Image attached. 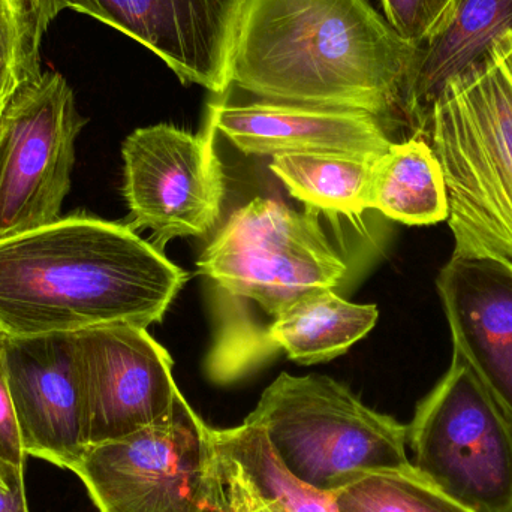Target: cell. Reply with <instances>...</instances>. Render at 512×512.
I'll return each mask as SVG.
<instances>
[{"instance_id": "6da1fadb", "label": "cell", "mask_w": 512, "mask_h": 512, "mask_svg": "<svg viewBox=\"0 0 512 512\" xmlns=\"http://www.w3.org/2000/svg\"><path fill=\"white\" fill-rule=\"evenodd\" d=\"M189 274L131 225L87 215L0 239V328L9 336L161 322Z\"/></svg>"}, {"instance_id": "277c9868", "label": "cell", "mask_w": 512, "mask_h": 512, "mask_svg": "<svg viewBox=\"0 0 512 512\" xmlns=\"http://www.w3.org/2000/svg\"><path fill=\"white\" fill-rule=\"evenodd\" d=\"M418 134L444 173L454 252L512 261V35L445 84Z\"/></svg>"}, {"instance_id": "ac0fdd59", "label": "cell", "mask_w": 512, "mask_h": 512, "mask_svg": "<svg viewBox=\"0 0 512 512\" xmlns=\"http://www.w3.org/2000/svg\"><path fill=\"white\" fill-rule=\"evenodd\" d=\"M375 161L342 153H300L273 156L270 170L307 209L354 219L367 210V185Z\"/></svg>"}, {"instance_id": "52a82bcc", "label": "cell", "mask_w": 512, "mask_h": 512, "mask_svg": "<svg viewBox=\"0 0 512 512\" xmlns=\"http://www.w3.org/2000/svg\"><path fill=\"white\" fill-rule=\"evenodd\" d=\"M412 465L468 512H512V421L459 352L408 426Z\"/></svg>"}, {"instance_id": "cb8c5ba5", "label": "cell", "mask_w": 512, "mask_h": 512, "mask_svg": "<svg viewBox=\"0 0 512 512\" xmlns=\"http://www.w3.org/2000/svg\"><path fill=\"white\" fill-rule=\"evenodd\" d=\"M222 469L227 484V512H285L276 502L256 492L239 472L225 465H222Z\"/></svg>"}, {"instance_id": "44dd1931", "label": "cell", "mask_w": 512, "mask_h": 512, "mask_svg": "<svg viewBox=\"0 0 512 512\" xmlns=\"http://www.w3.org/2000/svg\"><path fill=\"white\" fill-rule=\"evenodd\" d=\"M53 20L44 0H0V116L21 87L44 74L39 50Z\"/></svg>"}, {"instance_id": "e0dca14e", "label": "cell", "mask_w": 512, "mask_h": 512, "mask_svg": "<svg viewBox=\"0 0 512 512\" xmlns=\"http://www.w3.org/2000/svg\"><path fill=\"white\" fill-rule=\"evenodd\" d=\"M366 207L406 225L447 221V185L429 141L417 135L393 143L373 162Z\"/></svg>"}, {"instance_id": "d4e9b609", "label": "cell", "mask_w": 512, "mask_h": 512, "mask_svg": "<svg viewBox=\"0 0 512 512\" xmlns=\"http://www.w3.org/2000/svg\"><path fill=\"white\" fill-rule=\"evenodd\" d=\"M0 512H30L26 495V472L0 468Z\"/></svg>"}, {"instance_id": "ffe728a7", "label": "cell", "mask_w": 512, "mask_h": 512, "mask_svg": "<svg viewBox=\"0 0 512 512\" xmlns=\"http://www.w3.org/2000/svg\"><path fill=\"white\" fill-rule=\"evenodd\" d=\"M336 512H468L412 471L354 475L331 493Z\"/></svg>"}, {"instance_id": "9c48e42d", "label": "cell", "mask_w": 512, "mask_h": 512, "mask_svg": "<svg viewBox=\"0 0 512 512\" xmlns=\"http://www.w3.org/2000/svg\"><path fill=\"white\" fill-rule=\"evenodd\" d=\"M216 129L201 134L173 125L132 132L122 147L123 195L134 230L153 233L156 248L177 237H204L221 218L225 198Z\"/></svg>"}, {"instance_id": "5b68a950", "label": "cell", "mask_w": 512, "mask_h": 512, "mask_svg": "<svg viewBox=\"0 0 512 512\" xmlns=\"http://www.w3.org/2000/svg\"><path fill=\"white\" fill-rule=\"evenodd\" d=\"M248 420L264 430L283 466L322 495L360 472L415 469L408 426L370 409L328 376L280 373Z\"/></svg>"}, {"instance_id": "ba28073f", "label": "cell", "mask_w": 512, "mask_h": 512, "mask_svg": "<svg viewBox=\"0 0 512 512\" xmlns=\"http://www.w3.org/2000/svg\"><path fill=\"white\" fill-rule=\"evenodd\" d=\"M86 123L57 72L12 96L0 116V239L59 221Z\"/></svg>"}, {"instance_id": "30bf717a", "label": "cell", "mask_w": 512, "mask_h": 512, "mask_svg": "<svg viewBox=\"0 0 512 512\" xmlns=\"http://www.w3.org/2000/svg\"><path fill=\"white\" fill-rule=\"evenodd\" d=\"M84 447L122 438L167 417L182 396L173 358L147 328L110 324L77 331Z\"/></svg>"}, {"instance_id": "4fadbf2b", "label": "cell", "mask_w": 512, "mask_h": 512, "mask_svg": "<svg viewBox=\"0 0 512 512\" xmlns=\"http://www.w3.org/2000/svg\"><path fill=\"white\" fill-rule=\"evenodd\" d=\"M243 93L248 101H236L227 90L216 95L219 99L209 104L207 122L246 155L342 153L378 159L394 143L385 120L367 111L271 101Z\"/></svg>"}, {"instance_id": "8992f818", "label": "cell", "mask_w": 512, "mask_h": 512, "mask_svg": "<svg viewBox=\"0 0 512 512\" xmlns=\"http://www.w3.org/2000/svg\"><path fill=\"white\" fill-rule=\"evenodd\" d=\"M98 512H227L215 429L180 396L122 438L86 445L69 466Z\"/></svg>"}, {"instance_id": "d6986e66", "label": "cell", "mask_w": 512, "mask_h": 512, "mask_svg": "<svg viewBox=\"0 0 512 512\" xmlns=\"http://www.w3.org/2000/svg\"><path fill=\"white\" fill-rule=\"evenodd\" d=\"M222 465L239 472L249 484L285 512H336L331 495L298 481L280 462L264 430L246 418L240 426L215 429Z\"/></svg>"}, {"instance_id": "7c38bea8", "label": "cell", "mask_w": 512, "mask_h": 512, "mask_svg": "<svg viewBox=\"0 0 512 512\" xmlns=\"http://www.w3.org/2000/svg\"><path fill=\"white\" fill-rule=\"evenodd\" d=\"M5 372L24 453L68 471L84 448L77 336L8 334Z\"/></svg>"}, {"instance_id": "7a4b0ae2", "label": "cell", "mask_w": 512, "mask_h": 512, "mask_svg": "<svg viewBox=\"0 0 512 512\" xmlns=\"http://www.w3.org/2000/svg\"><path fill=\"white\" fill-rule=\"evenodd\" d=\"M414 56L369 0H245L228 81L258 98L387 122L402 107Z\"/></svg>"}, {"instance_id": "3957f363", "label": "cell", "mask_w": 512, "mask_h": 512, "mask_svg": "<svg viewBox=\"0 0 512 512\" xmlns=\"http://www.w3.org/2000/svg\"><path fill=\"white\" fill-rule=\"evenodd\" d=\"M197 267L215 286L218 325L207 373L218 384L251 372L259 340L283 310L310 292L336 288L348 273L318 212L268 198L234 212Z\"/></svg>"}, {"instance_id": "9a60e30c", "label": "cell", "mask_w": 512, "mask_h": 512, "mask_svg": "<svg viewBox=\"0 0 512 512\" xmlns=\"http://www.w3.org/2000/svg\"><path fill=\"white\" fill-rule=\"evenodd\" d=\"M512 35V0H453L435 32L415 47L402 107L420 131L448 81L466 74Z\"/></svg>"}, {"instance_id": "7402d4cb", "label": "cell", "mask_w": 512, "mask_h": 512, "mask_svg": "<svg viewBox=\"0 0 512 512\" xmlns=\"http://www.w3.org/2000/svg\"><path fill=\"white\" fill-rule=\"evenodd\" d=\"M451 2L453 0H381L385 20L403 41L414 47L435 32Z\"/></svg>"}, {"instance_id": "2e32d148", "label": "cell", "mask_w": 512, "mask_h": 512, "mask_svg": "<svg viewBox=\"0 0 512 512\" xmlns=\"http://www.w3.org/2000/svg\"><path fill=\"white\" fill-rule=\"evenodd\" d=\"M378 307L354 304L318 289L283 310L265 331L252 357V370L274 352H286L300 364L333 360L363 339L378 321Z\"/></svg>"}, {"instance_id": "8fae6325", "label": "cell", "mask_w": 512, "mask_h": 512, "mask_svg": "<svg viewBox=\"0 0 512 512\" xmlns=\"http://www.w3.org/2000/svg\"><path fill=\"white\" fill-rule=\"evenodd\" d=\"M51 17L89 15L149 48L183 84L221 95L245 0H44Z\"/></svg>"}, {"instance_id": "603a6c76", "label": "cell", "mask_w": 512, "mask_h": 512, "mask_svg": "<svg viewBox=\"0 0 512 512\" xmlns=\"http://www.w3.org/2000/svg\"><path fill=\"white\" fill-rule=\"evenodd\" d=\"M8 334L0 328V468L12 472H26L27 454L24 453L20 429L12 408L5 372V343Z\"/></svg>"}, {"instance_id": "5bb4252c", "label": "cell", "mask_w": 512, "mask_h": 512, "mask_svg": "<svg viewBox=\"0 0 512 512\" xmlns=\"http://www.w3.org/2000/svg\"><path fill=\"white\" fill-rule=\"evenodd\" d=\"M459 352L512 421V261L453 252L436 279Z\"/></svg>"}]
</instances>
